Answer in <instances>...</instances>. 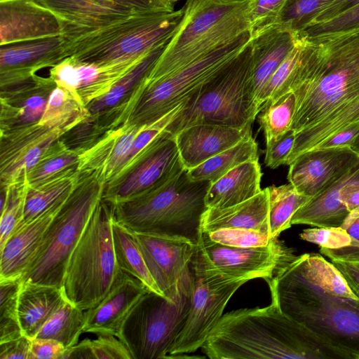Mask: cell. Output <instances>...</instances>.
<instances>
[{
  "mask_svg": "<svg viewBox=\"0 0 359 359\" xmlns=\"http://www.w3.org/2000/svg\"><path fill=\"white\" fill-rule=\"evenodd\" d=\"M230 227L255 229L271 237L267 188L234 205L223 208H208L202 216L203 231Z\"/></svg>",
  "mask_w": 359,
  "mask_h": 359,
  "instance_id": "28",
  "label": "cell"
},
{
  "mask_svg": "<svg viewBox=\"0 0 359 359\" xmlns=\"http://www.w3.org/2000/svg\"><path fill=\"white\" fill-rule=\"evenodd\" d=\"M157 10L174 11L175 4L180 0H154Z\"/></svg>",
  "mask_w": 359,
  "mask_h": 359,
  "instance_id": "60",
  "label": "cell"
},
{
  "mask_svg": "<svg viewBox=\"0 0 359 359\" xmlns=\"http://www.w3.org/2000/svg\"><path fill=\"white\" fill-rule=\"evenodd\" d=\"M147 289L142 282L120 269L107 294L84 312V332L116 337L123 320Z\"/></svg>",
  "mask_w": 359,
  "mask_h": 359,
  "instance_id": "22",
  "label": "cell"
},
{
  "mask_svg": "<svg viewBox=\"0 0 359 359\" xmlns=\"http://www.w3.org/2000/svg\"><path fill=\"white\" fill-rule=\"evenodd\" d=\"M196 248L220 272L248 281L273 277L296 256L278 238L265 246L238 248L212 241L204 231H201Z\"/></svg>",
  "mask_w": 359,
  "mask_h": 359,
  "instance_id": "14",
  "label": "cell"
},
{
  "mask_svg": "<svg viewBox=\"0 0 359 359\" xmlns=\"http://www.w3.org/2000/svg\"><path fill=\"white\" fill-rule=\"evenodd\" d=\"M121 3L140 11L157 10L154 0H118Z\"/></svg>",
  "mask_w": 359,
  "mask_h": 359,
  "instance_id": "59",
  "label": "cell"
},
{
  "mask_svg": "<svg viewBox=\"0 0 359 359\" xmlns=\"http://www.w3.org/2000/svg\"><path fill=\"white\" fill-rule=\"evenodd\" d=\"M299 51L300 37L299 36L295 46L272 75L262 93L259 100L260 108L266 101L276 99L285 93L287 83L297 65Z\"/></svg>",
  "mask_w": 359,
  "mask_h": 359,
  "instance_id": "47",
  "label": "cell"
},
{
  "mask_svg": "<svg viewBox=\"0 0 359 359\" xmlns=\"http://www.w3.org/2000/svg\"><path fill=\"white\" fill-rule=\"evenodd\" d=\"M130 109V97H128L109 109L93 114H90L65 133L60 139L69 149L81 154L107 132L124 125Z\"/></svg>",
  "mask_w": 359,
  "mask_h": 359,
  "instance_id": "31",
  "label": "cell"
},
{
  "mask_svg": "<svg viewBox=\"0 0 359 359\" xmlns=\"http://www.w3.org/2000/svg\"><path fill=\"white\" fill-rule=\"evenodd\" d=\"M57 18L36 0L0 1V45L60 36Z\"/></svg>",
  "mask_w": 359,
  "mask_h": 359,
  "instance_id": "20",
  "label": "cell"
},
{
  "mask_svg": "<svg viewBox=\"0 0 359 359\" xmlns=\"http://www.w3.org/2000/svg\"><path fill=\"white\" fill-rule=\"evenodd\" d=\"M69 194L32 220L15 227L0 249V279L22 276L36 253L48 226Z\"/></svg>",
  "mask_w": 359,
  "mask_h": 359,
  "instance_id": "26",
  "label": "cell"
},
{
  "mask_svg": "<svg viewBox=\"0 0 359 359\" xmlns=\"http://www.w3.org/2000/svg\"><path fill=\"white\" fill-rule=\"evenodd\" d=\"M251 62L250 41L231 64L182 104L165 130L175 135L198 124L251 127L260 110L250 84Z\"/></svg>",
  "mask_w": 359,
  "mask_h": 359,
  "instance_id": "7",
  "label": "cell"
},
{
  "mask_svg": "<svg viewBox=\"0 0 359 359\" xmlns=\"http://www.w3.org/2000/svg\"><path fill=\"white\" fill-rule=\"evenodd\" d=\"M355 29H359V4L326 21L308 25L298 34L313 36Z\"/></svg>",
  "mask_w": 359,
  "mask_h": 359,
  "instance_id": "49",
  "label": "cell"
},
{
  "mask_svg": "<svg viewBox=\"0 0 359 359\" xmlns=\"http://www.w3.org/2000/svg\"><path fill=\"white\" fill-rule=\"evenodd\" d=\"M301 256L309 273L323 287L335 295L358 299L332 262L318 254L306 253Z\"/></svg>",
  "mask_w": 359,
  "mask_h": 359,
  "instance_id": "43",
  "label": "cell"
},
{
  "mask_svg": "<svg viewBox=\"0 0 359 359\" xmlns=\"http://www.w3.org/2000/svg\"><path fill=\"white\" fill-rule=\"evenodd\" d=\"M69 301L43 325L35 337L53 339L60 342L65 350L79 341L84 332L85 313Z\"/></svg>",
  "mask_w": 359,
  "mask_h": 359,
  "instance_id": "37",
  "label": "cell"
},
{
  "mask_svg": "<svg viewBox=\"0 0 359 359\" xmlns=\"http://www.w3.org/2000/svg\"><path fill=\"white\" fill-rule=\"evenodd\" d=\"M334 0H287L278 22L283 29L299 33L323 7Z\"/></svg>",
  "mask_w": 359,
  "mask_h": 359,
  "instance_id": "44",
  "label": "cell"
},
{
  "mask_svg": "<svg viewBox=\"0 0 359 359\" xmlns=\"http://www.w3.org/2000/svg\"><path fill=\"white\" fill-rule=\"evenodd\" d=\"M358 4H359V0H334L321 8L306 25L330 20Z\"/></svg>",
  "mask_w": 359,
  "mask_h": 359,
  "instance_id": "56",
  "label": "cell"
},
{
  "mask_svg": "<svg viewBox=\"0 0 359 359\" xmlns=\"http://www.w3.org/2000/svg\"><path fill=\"white\" fill-rule=\"evenodd\" d=\"M251 39L247 31L193 62L158 79L146 78L135 91L126 123L151 124L187 101L239 55Z\"/></svg>",
  "mask_w": 359,
  "mask_h": 359,
  "instance_id": "10",
  "label": "cell"
},
{
  "mask_svg": "<svg viewBox=\"0 0 359 359\" xmlns=\"http://www.w3.org/2000/svg\"><path fill=\"white\" fill-rule=\"evenodd\" d=\"M59 20L65 35L97 28L140 11L118 0H36Z\"/></svg>",
  "mask_w": 359,
  "mask_h": 359,
  "instance_id": "25",
  "label": "cell"
},
{
  "mask_svg": "<svg viewBox=\"0 0 359 359\" xmlns=\"http://www.w3.org/2000/svg\"><path fill=\"white\" fill-rule=\"evenodd\" d=\"M147 54L137 59L105 65L67 57L50 68L49 76L57 86L69 91L86 107L106 94Z\"/></svg>",
  "mask_w": 359,
  "mask_h": 359,
  "instance_id": "18",
  "label": "cell"
},
{
  "mask_svg": "<svg viewBox=\"0 0 359 359\" xmlns=\"http://www.w3.org/2000/svg\"><path fill=\"white\" fill-rule=\"evenodd\" d=\"M193 288L191 264L174 301L147 289L123 320L116 337L133 359L166 358L187 320Z\"/></svg>",
  "mask_w": 359,
  "mask_h": 359,
  "instance_id": "11",
  "label": "cell"
},
{
  "mask_svg": "<svg viewBox=\"0 0 359 359\" xmlns=\"http://www.w3.org/2000/svg\"><path fill=\"white\" fill-rule=\"evenodd\" d=\"M287 0H248L247 15L250 33L278 24Z\"/></svg>",
  "mask_w": 359,
  "mask_h": 359,
  "instance_id": "48",
  "label": "cell"
},
{
  "mask_svg": "<svg viewBox=\"0 0 359 359\" xmlns=\"http://www.w3.org/2000/svg\"><path fill=\"white\" fill-rule=\"evenodd\" d=\"M142 126L125 123L104 134L90 147L79 154L78 170L96 172L107 183L126 161Z\"/></svg>",
  "mask_w": 359,
  "mask_h": 359,
  "instance_id": "27",
  "label": "cell"
},
{
  "mask_svg": "<svg viewBox=\"0 0 359 359\" xmlns=\"http://www.w3.org/2000/svg\"><path fill=\"white\" fill-rule=\"evenodd\" d=\"M248 0H187L175 34L146 77L168 75L250 31Z\"/></svg>",
  "mask_w": 359,
  "mask_h": 359,
  "instance_id": "6",
  "label": "cell"
},
{
  "mask_svg": "<svg viewBox=\"0 0 359 359\" xmlns=\"http://www.w3.org/2000/svg\"><path fill=\"white\" fill-rule=\"evenodd\" d=\"M191 266L193 288L189 316L168 358H179L182 354L192 353L201 348L223 316L230 298L248 281L220 272L204 258L197 248Z\"/></svg>",
  "mask_w": 359,
  "mask_h": 359,
  "instance_id": "12",
  "label": "cell"
},
{
  "mask_svg": "<svg viewBox=\"0 0 359 359\" xmlns=\"http://www.w3.org/2000/svg\"><path fill=\"white\" fill-rule=\"evenodd\" d=\"M95 359H133L126 345L115 335L98 334L92 339Z\"/></svg>",
  "mask_w": 359,
  "mask_h": 359,
  "instance_id": "52",
  "label": "cell"
},
{
  "mask_svg": "<svg viewBox=\"0 0 359 359\" xmlns=\"http://www.w3.org/2000/svg\"><path fill=\"white\" fill-rule=\"evenodd\" d=\"M65 301L61 288L22 281L18 307L22 334L31 339L34 338Z\"/></svg>",
  "mask_w": 359,
  "mask_h": 359,
  "instance_id": "29",
  "label": "cell"
},
{
  "mask_svg": "<svg viewBox=\"0 0 359 359\" xmlns=\"http://www.w3.org/2000/svg\"><path fill=\"white\" fill-rule=\"evenodd\" d=\"M341 227L345 229L351 237V245L359 248V208L349 214Z\"/></svg>",
  "mask_w": 359,
  "mask_h": 359,
  "instance_id": "58",
  "label": "cell"
},
{
  "mask_svg": "<svg viewBox=\"0 0 359 359\" xmlns=\"http://www.w3.org/2000/svg\"><path fill=\"white\" fill-rule=\"evenodd\" d=\"M295 107L296 97L292 91L263 104L258 118L266 144L278 139L291 129Z\"/></svg>",
  "mask_w": 359,
  "mask_h": 359,
  "instance_id": "40",
  "label": "cell"
},
{
  "mask_svg": "<svg viewBox=\"0 0 359 359\" xmlns=\"http://www.w3.org/2000/svg\"><path fill=\"white\" fill-rule=\"evenodd\" d=\"M65 58L62 37L1 46L0 88H6L53 67Z\"/></svg>",
  "mask_w": 359,
  "mask_h": 359,
  "instance_id": "19",
  "label": "cell"
},
{
  "mask_svg": "<svg viewBox=\"0 0 359 359\" xmlns=\"http://www.w3.org/2000/svg\"><path fill=\"white\" fill-rule=\"evenodd\" d=\"M295 132L290 129L278 139L266 144L264 163L271 169L287 165L293 149Z\"/></svg>",
  "mask_w": 359,
  "mask_h": 359,
  "instance_id": "51",
  "label": "cell"
},
{
  "mask_svg": "<svg viewBox=\"0 0 359 359\" xmlns=\"http://www.w3.org/2000/svg\"><path fill=\"white\" fill-rule=\"evenodd\" d=\"M132 232V231H131ZM147 269L164 297L174 301L196 245L191 241L132 232Z\"/></svg>",
  "mask_w": 359,
  "mask_h": 359,
  "instance_id": "16",
  "label": "cell"
},
{
  "mask_svg": "<svg viewBox=\"0 0 359 359\" xmlns=\"http://www.w3.org/2000/svg\"><path fill=\"white\" fill-rule=\"evenodd\" d=\"M249 135L251 127L198 124L182 129L175 137L182 162L186 170H190Z\"/></svg>",
  "mask_w": 359,
  "mask_h": 359,
  "instance_id": "24",
  "label": "cell"
},
{
  "mask_svg": "<svg viewBox=\"0 0 359 359\" xmlns=\"http://www.w3.org/2000/svg\"><path fill=\"white\" fill-rule=\"evenodd\" d=\"M65 346L59 341L48 338L31 339L30 359H62Z\"/></svg>",
  "mask_w": 359,
  "mask_h": 359,
  "instance_id": "53",
  "label": "cell"
},
{
  "mask_svg": "<svg viewBox=\"0 0 359 359\" xmlns=\"http://www.w3.org/2000/svg\"><path fill=\"white\" fill-rule=\"evenodd\" d=\"M201 348L210 359H347L273 302L223 315Z\"/></svg>",
  "mask_w": 359,
  "mask_h": 359,
  "instance_id": "2",
  "label": "cell"
},
{
  "mask_svg": "<svg viewBox=\"0 0 359 359\" xmlns=\"http://www.w3.org/2000/svg\"><path fill=\"white\" fill-rule=\"evenodd\" d=\"M79 153L69 149L60 139L27 172L30 187L39 185L69 172L78 170Z\"/></svg>",
  "mask_w": 359,
  "mask_h": 359,
  "instance_id": "38",
  "label": "cell"
},
{
  "mask_svg": "<svg viewBox=\"0 0 359 359\" xmlns=\"http://www.w3.org/2000/svg\"><path fill=\"white\" fill-rule=\"evenodd\" d=\"M250 34V84L260 108L259 100L262 93L272 75L295 46L299 35L283 29L279 24Z\"/></svg>",
  "mask_w": 359,
  "mask_h": 359,
  "instance_id": "23",
  "label": "cell"
},
{
  "mask_svg": "<svg viewBox=\"0 0 359 359\" xmlns=\"http://www.w3.org/2000/svg\"><path fill=\"white\" fill-rule=\"evenodd\" d=\"M320 252L330 258L359 299V248L351 245L337 250L320 248Z\"/></svg>",
  "mask_w": 359,
  "mask_h": 359,
  "instance_id": "45",
  "label": "cell"
},
{
  "mask_svg": "<svg viewBox=\"0 0 359 359\" xmlns=\"http://www.w3.org/2000/svg\"><path fill=\"white\" fill-rule=\"evenodd\" d=\"M359 162L351 147L318 148L299 155L290 165L287 180L301 194L313 198L339 180Z\"/></svg>",
  "mask_w": 359,
  "mask_h": 359,
  "instance_id": "17",
  "label": "cell"
},
{
  "mask_svg": "<svg viewBox=\"0 0 359 359\" xmlns=\"http://www.w3.org/2000/svg\"><path fill=\"white\" fill-rule=\"evenodd\" d=\"M72 128H49L37 122L1 132V187L26 174L47 150Z\"/></svg>",
  "mask_w": 359,
  "mask_h": 359,
  "instance_id": "15",
  "label": "cell"
},
{
  "mask_svg": "<svg viewBox=\"0 0 359 359\" xmlns=\"http://www.w3.org/2000/svg\"><path fill=\"white\" fill-rule=\"evenodd\" d=\"M90 113L80 100L60 86L52 90L39 123L49 128L74 127Z\"/></svg>",
  "mask_w": 359,
  "mask_h": 359,
  "instance_id": "39",
  "label": "cell"
},
{
  "mask_svg": "<svg viewBox=\"0 0 359 359\" xmlns=\"http://www.w3.org/2000/svg\"><path fill=\"white\" fill-rule=\"evenodd\" d=\"M95 359L92 348V339L86 338L65 350L62 359Z\"/></svg>",
  "mask_w": 359,
  "mask_h": 359,
  "instance_id": "57",
  "label": "cell"
},
{
  "mask_svg": "<svg viewBox=\"0 0 359 359\" xmlns=\"http://www.w3.org/2000/svg\"><path fill=\"white\" fill-rule=\"evenodd\" d=\"M112 238L119 269L137 278L150 290L163 296L147 269L132 232L116 222L114 217L112 223Z\"/></svg>",
  "mask_w": 359,
  "mask_h": 359,
  "instance_id": "34",
  "label": "cell"
},
{
  "mask_svg": "<svg viewBox=\"0 0 359 359\" xmlns=\"http://www.w3.org/2000/svg\"><path fill=\"white\" fill-rule=\"evenodd\" d=\"M280 310L341 351L359 359V299L335 295L307 271L295 256L266 280Z\"/></svg>",
  "mask_w": 359,
  "mask_h": 359,
  "instance_id": "3",
  "label": "cell"
},
{
  "mask_svg": "<svg viewBox=\"0 0 359 359\" xmlns=\"http://www.w3.org/2000/svg\"><path fill=\"white\" fill-rule=\"evenodd\" d=\"M31 339L24 334L0 342V359H30Z\"/></svg>",
  "mask_w": 359,
  "mask_h": 359,
  "instance_id": "54",
  "label": "cell"
},
{
  "mask_svg": "<svg viewBox=\"0 0 359 359\" xmlns=\"http://www.w3.org/2000/svg\"><path fill=\"white\" fill-rule=\"evenodd\" d=\"M55 86L49 76L35 74L21 83L1 89V132L39 122Z\"/></svg>",
  "mask_w": 359,
  "mask_h": 359,
  "instance_id": "21",
  "label": "cell"
},
{
  "mask_svg": "<svg viewBox=\"0 0 359 359\" xmlns=\"http://www.w3.org/2000/svg\"><path fill=\"white\" fill-rule=\"evenodd\" d=\"M184 13V6L177 11H137L97 28L62 35L65 56L99 65L137 59L169 41Z\"/></svg>",
  "mask_w": 359,
  "mask_h": 359,
  "instance_id": "5",
  "label": "cell"
},
{
  "mask_svg": "<svg viewBox=\"0 0 359 359\" xmlns=\"http://www.w3.org/2000/svg\"><path fill=\"white\" fill-rule=\"evenodd\" d=\"M29 187L27 173L16 181L1 187V191L5 194V202L0 209V249L23 218Z\"/></svg>",
  "mask_w": 359,
  "mask_h": 359,
  "instance_id": "41",
  "label": "cell"
},
{
  "mask_svg": "<svg viewBox=\"0 0 359 359\" xmlns=\"http://www.w3.org/2000/svg\"><path fill=\"white\" fill-rule=\"evenodd\" d=\"M184 170L175 135L164 130L107 183L102 199L111 205L133 199L163 185Z\"/></svg>",
  "mask_w": 359,
  "mask_h": 359,
  "instance_id": "13",
  "label": "cell"
},
{
  "mask_svg": "<svg viewBox=\"0 0 359 359\" xmlns=\"http://www.w3.org/2000/svg\"><path fill=\"white\" fill-rule=\"evenodd\" d=\"M297 65L285 93L296 107L291 129L305 134L359 101V29L300 36Z\"/></svg>",
  "mask_w": 359,
  "mask_h": 359,
  "instance_id": "1",
  "label": "cell"
},
{
  "mask_svg": "<svg viewBox=\"0 0 359 359\" xmlns=\"http://www.w3.org/2000/svg\"><path fill=\"white\" fill-rule=\"evenodd\" d=\"M299 236L304 241L327 249L337 250L352 244L351 237L341 227L315 226L304 229Z\"/></svg>",
  "mask_w": 359,
  "mask_h": 359,
  "instance_id": "50",
  "label": "cell"
},
{
  "mask_svg": "<svg viewBox=\"0 0 359 359\" xmlns=\"http://www.w3.org/2000/svg\"><path fill=\"white\" fill-rule=\"evenodd\" d=\"M210 184L191 180L185 169L155 189L113 205L114 219L132 232L183 238L197 245Z\"/></svg>",
  "mask_w": 359,
  "mask_h": 359,
  "instance_id": "4",
  "label": "cell"
},
{
  "mask_svg": "<svg viewBox=\"0 0 359 359\" xmlns=\"http://www.w3.org/2000/svg\"><path fill=\"white\" fill-rule=\"evenodd\" d=\"M231 1H243V0H231Z\"/></svg>",
  "mask_w": 359,
  "mask_h": 359,
  "instance_id": "62",
  "label": "cell"
},
{
  "mask_svg": "<svg viewBox=\"0 0 359 359\" xmlns=\"http://www.w3.org/2000/svg\"><path fill=\"white\" fill-rule=\"evenodd\" d=\"M106 185L105 179L96 172H80L74 188L50 223L22 275L23 282L62 287L69 257L102 198Z\"/></svg>",
  "mask_w": 359,
  "mask_h": 359,
  "instance_id": "8",
  "label": "cell"
},
{
  "mask_svg": "<svg viewBox=\"0 0 359 359\" xmlns=\"http://www.w3.org/2000/svg\"><path fill=\"white\" fill-rule=\"evenodd\" d=\"M204 232L212 241L238 248L265 246L269 245L273 239L259 231L243 228H222Z\"/></svg>",
  "mask_w": 359,
  "mask_h": 359,
  "instance_id": "46",
  "label": "cell"
},
{
  "mask_svg": "<svg viewBox=\"0 0 359 359\" xmlns=\"http://www.w3.org/2000/svg\"><path fill=\"white\" fill-rule=\"evenodd\" d=\"M262 176L258 160L238 165L210 184L205 196L206 206L223 208L254 197L262 190Z\"/></svg>",
  "mask_w": 359,
  "mask_h": 359,
  "instance_id": "30",
  "label": "cell"
},
{
  "mask_svg": "<svg viewBox=\"0 0 359 359\" xmlns=\"http://www.w3.org/2000/svg\"><path fill=\"white\" fill-rule=\"evenodd\" d=\"M80 172L78 170L29 187L24 210L23 218L18 225L32 220L74 188ZM17 225V226H18Z\"/></svg>",
  "mask_w": 359,
  "mask_h": 359,
  "instance_id": "35",
  "label": "cell"
},
{
  "mask_svg": "<svg viewBox=\"0 0 359 359\" xmlns=\"http://www.w3.org/2000/svg\"><path fill=\"white\" fill-rule=\"evenodd\" d=\"M266 188L270 236L272 238H278L280 233L291 227L293 215L312 198L299 193L290 183Z\"/></svg>",
  "mask_w": 359,
  "mask_h": 359,
  "instance_id": "36",
  "label": "cell"
},
{
  "mask_svg": "<svg viewBox=\"0 0 359 359\" xmlns=\"http://www.w3.org/2000/svg\"><path fill=\"white\" fill-rule=\"evenodd\" d=\"M257 149L256 141L249 135L196 168L187 170L188 175L193 180L213 183L238 165L258 160Z\"/></svg>",
  "mask_w": 359,
  "mask_h": 359,
  "instance_id": "33",
  "label": "cell"
},
{
  "mask_svg": "<svg viewBox=\"0 0 359 359\" xmlns=\"http://www.w3.org/2000/svg\"><path fill=\"white\" fill-rule=\"evenodd\" d=\"M114 207L102 198L97 204L67 262L62 290L66 300L86 311L111 290L119 269L114 250Z\"/></svg>",
  "mask_w": 359,
  "mask_h": 359,
  "instance_id": "9",
  "label": "cell"
},
{
  "mask_svg": "<svg viewBox=\"0 0 359 359\" xmlns=\"http://www.w3.org/2000/svg\"><path fill=\"white\" fill-rule=\"evenodd\" d=\"M169 41L151 50L106 94L89 103L88 112L93 114L109 109L127 99L148 76Z\"/></svg>",
  "mask_w": 359,
  "mask_h": 359,
  "instance_id": "32",
  "label": "cell"
},
{
  "mask_svg": "<svg viewBox=\"0 0 359 359\" xmlns=\"http://www.w3.org/2000/svg\"><path fill=\"white\" fill-rule=\"evenodd\" d=\"M351 149L359 153V134L351 145Z\"/></svg>",
  "mask_w": 359,
  "mask_h": 359,
  "instance_id": "61",
  "label": "cell"
},
{
  "mask_svg": "<svg viewBox=\"0 0 359 359\" xmlns=\"http://www.w3.org/2000/svg\"><path fill=\"white\" fill-rule=\"evenodd\" d=\"M359 134V122L343 128L323 142L318 148L351 147Z\"/></svg>",
  "mask_w": 359,
  "mask_h": 359,
  "instance_id": "55",
  "label": "cell"
},
{
  "mask_svg": "<svg viewBox=\"0 0 359 359\" xmlns=\"http://www.w3.org/2000/svg\"><path fill=\"white\" fill-rule=\"evenodd\" d=\"M22 276L0 279V342L23 335L18 319Z\"/></svg>",
  "mask_w": 359,
  "mask_h": 359,
  "instance_id": "42",
  "label": "cell"
}]
</instances>
